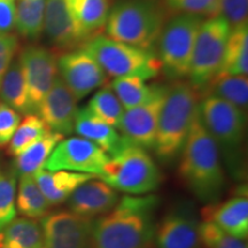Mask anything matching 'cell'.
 <instances>
[{"label": "cell", "mask_w": 248, "mask_h": 248, "mask_svg": "<svg viewBox=\"0 0 248 248\" xmlns=\"http://www.w3.org/2000/svg\"><path fill=\"white\" fill-rule=\"evenodd\" d=\"M159 204L154 193L121 197L93 222L91 248H152Z\"/></svg>", "instance_id": "1"}, {"label": "cell", "mask_w": 248, "mask_h": 248, "mask_svg": "<svg viewBox=\"0 0 248 248\" xmlns=\"http://www.w3.org/2000/svg\"><path fill=\"white\" fill-rule=\"evenodd\" d=\"M178 175L191 193L206 204L218 202L225 190L222 157L199 110L182 150Z\"/></svg>", "instance_id": "2"}, {"label": "cell", "mask_w": 248, "mask_h": 248, "mask_svg": "<svg viewBox=\"0 0 248 248\" xmlns=\"http://www.w3.org/2000/svg\"><path fill=\"white\" fill-rule=\"evenodd\" d=\"M199 110V93L187 82L176 80L167 89L153 150L157 160L171 164L181 155Z\"/></svg>", "instance_id": "3"}, {"label": "cell", "mask_w": 248, "mask_h": 248, "mask_svg": "<svg viewBox=\"0 0 248 248\" xmlns=\"http://www.w3.org/2000/svg\"><path fill=\"white\" fill-rule=\"evenodd\" d=\"M199 113L232 177L237 181L244 179L243 144L246 114L230 102L214 95L202 97L199 101Z\"/></svg>", "instance_id": "4"}, {"label": "cell", "mask_w": 248, "mask_h": 248, "mask_svg": "<svg viewBox=\"0 0 248 248\" xmlns=\"http://www.w3.org/2000/svg\"><path fill=\"white\" fill-rule=\"evenodd\" d=\"M166 24L163 8L151 0H121L110 8L106 22L107 37L148 49L159 39Z\"/></svg>", "instance_id": "5"}, {"label": "cell", "mask_w": 248, "mask_h": 248, "mask_svg": "<svg viewBox=\"0 0 248 248\" xmlns=\"http://www.w3.org/2000/svg\"><path fill=\"white\" fill-rule=\"evenodd\" d=\"M99 179L129 195L153 193L162 183V173L145 148L129 140L109 157Z\"/></svg>", "instance_id": "6"}, {"label": "cell", "mask_w": 248, "mask_h": 248, "mask_svg": "<svg viewBox=\"0 0 248 248\" xmlns=\"http://www.w3.org/2000/svg\"><path fill=\"white\" fill-rule=\"evenodd\" d=\"M104 71L113 77L137 76L144 80L156 77L161 71L159 59L148 49L97 35L82 46Z\"/></svg>", "instance_id": "7"}, {"label": "cell", "mask_w": 248, "mask_h": 248, "mask_svg": "<svg viewBox=\"0 0 248 248\" xmlns=\"http://www.w3.org/2000/svg\"><path fill=\"white\" fill-rule=\"evenodd\" d=\"M203 21L200 15L179 13L164 24L157 39V59L168 78L179 80L188 76L194 43Z\"/></svg>", "instance_id": "8"}, {"label": "cell", "mask_w": 248, "mask_h": 248, "mask_svg": "<svg viewBox=\"0 0 248 248\" xmlns=\"http://www.w3.org/2000/svg\"><path fill=\"white\" fill-rule=\"evenodd\" d=\"M230 24L221 15L208 17L201 24L191 58L190 84L202 94L222 66Z\"/></svg>", "instance_id": "9"}, {"label": "cell", "mask_w": 248, "mask_h": 248, "mask_svg": "<svg viewBox=\"0 0 248 248\" xmlns=\"http://www.w3.org/2000/svg\"><path fill=\"white\" fill-rule=\"evenodd\" d=\"M200 219L194 204L179 200L156 223L154 245L156 248H200Z\"/></svg>", "instance_id": "10"}, {"label": "cell", "mask_w": 248, "mask_h": 248, "mask_svg": "<svg viewBox=\"0 0 248 248\" xmlns=\"http://www.w3.org/2000/svg\"><path fill=\"white\" fill-rule=\"evenodd\" d=\"M109 155L94 142L82 137L61 139L44 164V169L67 170L100 176Z\"/></svg>", "instance_id": "11"}, {"label": "cell", "mask_w": 248, "mask_h": 248, "mask_svg": "<svg viewBox=\"0 0 248 248\" xmlns=\"http://www.w3.org/2000/svg\"><path fill=\"white\" fill-rule=\"evenodd\" d=\"M167 89L168 86L154 85L153 93L146 102L138 107L124 110L116 128L124 138L145 150H153Z\"/></svg>", "instance_id": "12"}, {"label": "cell", "mask_w": 248, "mask_h": 248, "mask_svg": "<svg viewBox=\"0 0 248 248\" xmlns=\"http://www.w3.org/2000/svg\"><path fill=\"white\" fill-rule=\"evenodd\" d=\"M94 219L60 210L40 222L45 248H91Z\"/></svg>", "instance_id": "13"}, {"label": "cell", "mask_w": 248, "mask_h": 248, "mask_svg": "<svg viewBox=\"0 0 248 248\" xmlns=\"http://www.w3.org/2000/svg\"><path fill=\"white\" fill-rule=\"evenodd\" d=\"M28 88L30 113L37 114L45 95L57 77V58L43 46H28L20 58Z\"/></svg>", "instance_id": "14"}, {"label": "cell", "mask_w": 248, "mask_h": 248, "mask_svg": "<svg viewBox=\"0 0 248 248\" xmlns=\"http://www.w3.org/2000/svg\"><path fill=\"white\" fill-rule=\"evenodd\" d=\"M57 67L61 79L77 101L100 88L107 80L104 69L82 48L62 53L57 59Z\"/></svg>", "instance_id": "15"}, {"label": "cell", "mask_w": 248, "mask_h": 248, "mask_svg": "<svg viewBox=\"0 0 248 248\" xmlns=\"http://www.w3.org/2000/svg\"><path fill=\"white\" fill-rule=\"evenodd\" d=\"M77 100L60 76L55 77L53 84L40 105L38 115L51 131L62 136L74 132L77 115Z\"/></svg>", "instance_id": "16"}, {"label": "cell", "mask_w": 248, "mask_h": 248, "mask_svg": "<svg viewBox=\"0 0 248 248\" xmlns=\"http://www.w3.org/2000/svg\"><path fill=\"white\" fill-rule=\"evenodd\" d=\"M119 192L101 179L92 178L79 185L67 199L68 209L76 215L95 219L117 203Z\"/></svg>", "instance_id": "17"}, {"label": "cell", "mask_w": 248, "mask_h": 248, "mask_svg": "<svg viewBox=\"0 0 248 248\" xmlns=\"http://www.w3.org/2000/svg\"><path fill=\"white\" fill-rule=\"evenodd\" d=\"M51 44L59 51H74L85 44L68 12L64 0H46L44 29Z\"/></svg>", "instance_id": "18"}, {"label": "cell", "mask_w": 248, "mask_h": 248, "mask_svg": "<svg viewBox=\"0 0 248 248\" xmlns=\"http://www.w3.org/2000/svg\"><path fill=\"white\" fill-rule=\"evenodd\" d=\"M202 221L212 222L237 239L248 237V200L246 195H235L223 202L206 204L201 210Z\"/></svg>", "instance_id": "19"}, {"label": "cell", "mask_w": 248, "mask_h": 248, "mask_svg": "<svg viewBox=\"0 0 248 248\" xmlns=\"http://www.w3.org/2000/svg\"><path fill=\"white\" fill-rule=\"evenodd\" d=\"M33 177L49 206H58L67 201L79 185L92 178H97V176L67 170L51 171L43 168L33 173Z\"/></svg>", "instance_id": "20"}, {"label": "cell", "mask_w": 248, "mask_h": 248, "mask_svg": "<svg viewBox=\"0 0 248 248\" xmlns=\"http://www.w3.org/2000/svg\"><path fill=\"white\" fill-rule=\"evenodd\" d=\"M74 131L82 138L98 145L109 157L116 154L128 141L115 128L92 115L86 107L77 111Z\"/></svg>", "instance_id": "21"}, {"label": "cell", "mask_w": 248, "mask_h": 248, "mask_svg": "<svg viewBox=\"0 0 248 248\" xmlns=\"http://www.w3.org/2000/svg\"><path fill=\"white\" fill-rule=\"evenodd\" d=\"M64 4L85 42L106 26L110 12V0H64Z\"/></svg>", "instance_id": "22"}, {"label": "cell", "mask_w": 248, "mask_h": 248, "mask_svg": "<svg viewBox=\"0 0 248 248\" xmlns=\"http://www.w3.org/2000/svg\"><path fill=\"white\" fill-rule=\"evenodd\" d=\"M247 73L248 24L231 29L226 42L222 66L216 76H247Z\"/></svg>", "instance_id": "23"}, {"label": "cell", "mask_w": 248, "mask_h": 248, "mask_svg": "<svg viewBox=\"0 0 248 248\" xmlns=\"http://www.w3.org/2000/svg\"><path fill=\"white\" fill-rule=\"evenodd\" d=\"M42 226L36 219L14 218L0 231V248H43Z\"/></svg>", "instance_id": "24"}, {"label": "cell", "mask_w": 248, "mask_h": 248, "mask_svg": "<svg viewBox=\"0 0 248 248\" xmlns=\"http://www.w3.org/2000/svg\"><path fill=\"white\" fill-rule=\"evenodd\" d=\"M0 98L4 104L21 114H31L26 77L20 60L9 64L0 85Z\"/></svg>", "instance_id": "25"}, {"label": "cell", "mask_w": 248, "mask_h": 248, "mask_svg": "<svg viewBox=\"0 0 248 248\" xmlns=\"http://www.w3.org/2000/svg\"><path fill=\"white\" fill-rule=\"evenodd\" d=\"M63 139V136L60 133L49 131L44 137L37 140L22 153L15 156L13 169L20 176L33 175L39 169L44 168V164L52 151L57 146L58 142Z\"/></svg>", "instance_id": "26"}, {"label": "cell", "mask_w": 248, "mask_h": 248, "mask_svg": "<svg viewBox=\"0 0 248 248\" xmlns=\"http://www.w3.org/2000/svg\"><path fill=\"white\" fill-rule=\"evenodd\" d=\"M214 95L230 102L237 108L247 113L248 106V79L247 76H216L202 93Z\"/></svg>", "instance_id": "27"}, {"label": "cell", "mask_w": 248, "mask_h": 248, "mask_svg": "<svg viewBox=\"0 0 248 248\" xmlns=\"http://www.w3.org/2000/svg\"><path fill=\"white\" fill-rule=\"evenodd\" d=\"M46 0H15V28L27 39L39 38L44 29Z\"/></svg>", "instance_id": "28"}, {"label": "cell", "mask_w": 248, "mask_h": 248, "mask_svg": "<svg viewBox=\"0 0 248 248\" xmlns=\"http://www.w3.org/2000/svg\"><path fill=\"white\" fill-rule=\"evenodd\" d=\"M17 212L28 218H43L48 214L49 203L37 185L33 175L21 176L16 198Z\"/></svg>", "instance_id": "29"}, {"label": "cell", "mask_w": 248, "mask_h": 248, "mask_svg": "<svg viewBox=\"0 0 248 248\" xmlns=\"http://www.w3.org/2000/svg\"><path fill=\"white\" fill-rule=\"evenodd\" d=\"M110 88L119 98L124 110H128L146 102L153 93L154 85H147L140 77L124 76L116 77L111 82Z\"/></svg>", "instance_id": "30"}, {"label": "cell", "mask_w": 248, "mask_h": 248, "mask_svg": "<svg viewBox=\"0 0 248 248\" xmlns=\"http://www.w3.org/2000/svg\"><path fill=\"white\" fill-rule=\"evenodd\" d=\"M49 131L48 126L37 114H28L15 130L8 144L7 153L11 156H17Z\"/></svg>", "instance_id": "31"}, {"label": "cell", "mask_w": 248, "mask_h": 248, "mask_svg": "<svg viewBox=\"0 0 248 248\" xmlns=\"http://www.w3.org/2000/svg\"><path fill=\"white\" fill-rule=\"evenodd\" d=\"M92 115L109 124L113 128H117L122 119L124 108L116 97V94L111 90L110 85L105 86L95 93L90 99L89 105L86 106Z\"/></svg>", "instance_id": "32"}, {"label": "cell", "mask_w": 248, "mask_h": 248, "mask_svg": "<svg viewBox=\"0 0 248 248\" xmlns=\"http://www.w3.org/2000/svg\"><path fill=\"white\" fill-rule=\"evenodd\" d=\"M16 216V172L0 167V231Z\"/></svg>", "instance_id": "33"}, {"label": "cell", "mask_w": 248, "mask_h": 248, "mask_svg": "<svg viewBox=\"0 0 248 248\" xmlns=\"http://www.w3.org/2000/svg\"><path fill=\"white\" fill-rule=\"evenodd\" d=\"M200 243L206 248H247L246 240L231 237L208 221L200 222Z\"/></svg>", "instance_id": "34"}, {"label": "cell", "mask_w": 248, "mask_h": 248, "mask_svg": "<svg viewBox=\"0 0 248 248\" xmlns=\"http://www.w3.org/2000/svg\"><path fill=\"white\" fill-rule=\"evenodd\" d=\"M167 7L173 13H191L203 17L219 15V0H166Z\"/></svg>", "instance_id": "35"}, {"label": "cell", "mask_w": 248, "mask_h": 248, "mask_svg": "<svg viewBox=\"0 0 248 248\" xmlns=\"http://www.w3.org/2000/svg\"><path fill=\"white\" fill-rule=\"evenodd\" d=\"M219 15L228 21L231 29L247 26L248 0H219Z\"/></svg>", "instance_id": "36"}, {"label": "cell", "mask_w": 248, "mask_h": 248, "mask_svg": "<svg viewBox=\"0 0 248 248\" xmlns=\"http://www.w3.org/2000/svg\"><path fill=\"white\" fill-rule=\"evenodd\" d=\"M20 122V114L2 101L0 102V148L9 144Z\"/></svg>", "instance_id": "37"}, {"label": "cell", "mask_w": 248, "mask_h": 248, "mask_svg": "<svg viewBox=\"0 0 248 248\" xmlns=\"http://www.w3.org/2000/svg\"><path fill=\"white\" fill-rule=\"evenodd\" d=\"M15 28V0H0V33H8Z\"/></svg>", "instance_id": "38"}, {"label": "cell", "mask_w": 248, "mask_h": 248, "mask_svg": "<svg viewBox=\"0 0 248 248\" xmlns=\"http://www.w3.org/2000/svg\"><path fill=\"white\" fill-rule=\"evenodd\" d=\"M18 48V39L13 33H0V54L15 55Z\"/></svg>", "instance_id": "39"}, {"label": "cell", "mask_w": 248, "mask_h": 248, "mask_svg": "<svg viewBox=\"0 0 248 248\" xmlns=\"http://www.w3.org/2000/svg\"><path fill=\"white\" fill-rule=\"evenodd\" d=\"M13 58V54H0V85H1V80L4 78L9 64L12 63Z\"/></svg>", "instance_id": "40"}]
</instances>
